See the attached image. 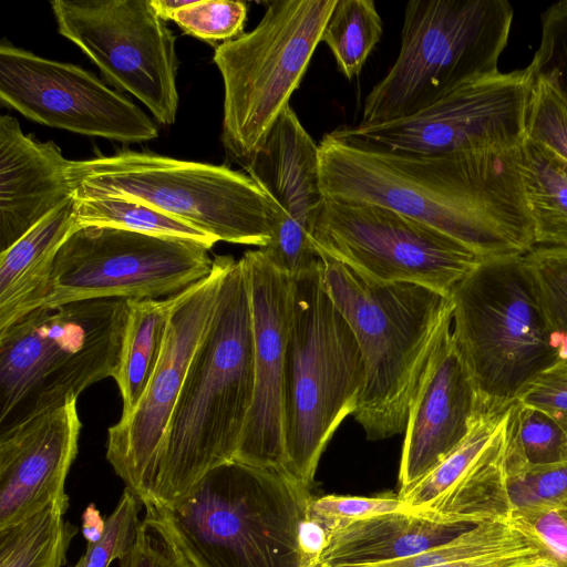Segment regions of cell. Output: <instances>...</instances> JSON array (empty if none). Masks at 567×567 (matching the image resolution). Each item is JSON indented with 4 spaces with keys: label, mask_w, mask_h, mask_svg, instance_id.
<instances>
[{
    "label": "cell",
    "mask_w": 567,
    "mask_h": 567,
    "mask_svg": "<svg viewBox=\"0 0 567 567\" xmlns=\"http://www.w3.org/2000/svg\"><path fill=\"white\" fill-rule=\"evenodd\" d=\"M318 148L324 199L393 209L482 258L524 256L536 246L522 144L417 155L370 150L327 133Z\"/></svg>",
    "instance_id": "1"
},
{
    "label": "cell",
    "mask_w": 567,
    "mask_h": 567,
    "mask_svg": "<svg viewBox=\"0 0 567 567\" xmlns=\"http://www.w3.org/2000/svg\"><path fill=\"white\" fill-rule=\"evenodd\" d=\"M313 496L275 470L237 460L153 508L193 567H303L298 530Z\"/></svg>",
    "instance_id": "4"
},
{
    "label": "cell",
    "mask_w": 567,
    "mask_h": 567,
    "mask_svg": "<svg viewBox=\"0 0 567 567\" xmlns=\"http://www.w3.org/2000/svg\"><path fill=\"white\" fill-rule=\"evenodd\" d=\"M59 33L163 125L178 109L176 37L150 0H52Z\"/></svg>",
    "instance_id": "14"
},
{
    "label": "cell",
    "mask_w": 567,
    "mask_h": 567,
    "mask_svg": "<svg viewBox=\"0 0 567 567\" xmlns=\"http://www.w3.org/2000/svg\"><path fill=\"white\" fill-rule=\"evenodd\" d=\"M538 49L527 65L547 81L567 104V0L550 4L540 16Z\"/></svg>",
    "instance_id": "34"
},
{
    "label": "cell",
    "mask_w": 567,
    "mask_h": 567,
    "mask_svg": "<svg viewBox=\"0 0 567 567\" xmlns=\"http://www.w3.org/2000/svg\"><path fill=\"white\" fill-rule=\"evenodd\" d=\"M525 405L538 409L555 421L567 416V381L544 373L517 399Z\"/></svg>",
    "instance_id": "41"
},
{
    "label": "cell",
    "mask_w": 567,
    "mask_h": 567,
    "mask_svg": "<svg viewBox=\"0 0 567 567\" xmlns=\"http://www.w3.org/2000/svg\"><path fill=\"white\" fill-rule=\"evenodd\" d=\"M513 512L549 508L567 501V461L507 478Z\"/></svg>",
    "instance_id": "37"
},
{
    "label": "cell",
    "mask_w": 567,
    "mask_h": 567,
    "mask_svg": "<svg viewBox=\"0 0 567 567\" xmlns=\"http://www.w3.org/2000/svg\"><path fill=\"white\" fill-rule=\"evenodd\" d=\"M327 255L379 282H409L450 296L484 258L393 209L324 199L310 236Z\"/></svg>",
    "instance_id": "11"
},
{
    "label": "cell",
    "mask_w": 567,
    "mask_h": 567,
    "mask_svg": "<svg viewBox=\"0 0 567 567\" xmlns=\"http://www.w3.org/2000/svg\"><path fill=\"white\" fill-rule=\"evenodd\" d=\"M337 0H274L214 54L224 82L221 142L246 168L299 87Z\"/></svg>",
    "instance_id": "10"
},
{
    "label": "cell",
    "mask_w": 567,
    "mask_h": 567,
    "mask_svg": "<svg viewBox=\"0 0 567 567\" xmlns=\"http://www.w3.org/2000/svg\"><path fill=\"white\" fill-rule=\"evenodd\" d=\"M383 32L372 0H337L321 35L339 71L351 80L359 75Z\"/></svg>",
    "instance_id": "30"
},
{
    "label": "cell",
    "mask_w": 567,
    "mask_h": 567,
    "mask_svg": "<svg viewBox=\"0 0 567 567\" xmlns=\"http://www.w3.org/2000/svg\"><path fill=\"white\" fill-rule=\"evenodd\" d=\"M156 13L164 20H172L174 14L192 1L187 0H150Z\"/></svg>",
    "instance_id": "45"
},
{
    "label": "cell",
    "mask_w": 567,
    "mask_h": 567,
    "mask_svg": "<svg viewBox=\"0 0 567 567\" xmlns=\"http://www.w3.org/2000/svg\"><path fill=\"white\" fill-rule=\"evenodd\" d=\"M76 401L0 434V529L68 499L82 429Z\"/></svg>",
    "instance_id": "19"
},
{
    "label": "cell",
    "mask_w": 567,
    "mask_h": 567,
    "mask_svg": "<svg viewBox=\"0 0 567 567\" xmlns=\"http://www.w3.org/2000/svg\"><path fill=\"white\" fill-rule=\"evenodd\" d=\"M74 209L73 197L0 251V330L44 306L56 255L74 231Z\"/></svg>",
    "instance_id": "22"
},
{
    "label": "cell",
    "mask_w": 567,
    "mask_h": 567,
    "mask_svg": "<svg viewBox=\"0 0 567 567\" xmlns=\"http://www.w3.org/2000/svg\"><path fill=\"white\" fill-rule=\"evenodd\" d=\"M145 511L134 544L118 559L120 567H193L154 509Z\"/></svg>",
    "instance_id": "39"
},
{
    "label": "cell",
    "mask_w": 567,
    "mask_h": 567,
    "mask_svg": "<svg viewBox=\"0 0 567 567\" xmlns=\"http://www.w3.org/2000/svg\"><path fill=\"white\" fill-rule=\"evenodd\" d=\"M477 414L475 391L450 331L431 357L409 408L398 495L457 447Z\"/></svg>",
    "instance_id": "20"
},
{
    "label": "cell",
    "mask_w": 567,
    "mask_h": 567,
    "mask_svg": "<svg viewBox=\"0 0 567 567\" xmlns=\"http://www.w3.org/2000/svg\"><path fill=\"white\" fill-rule=\"evenodd\" d=\"M246 169L277 210L271 241L261 249L291 278L310 270L320 261L310 236L324 202L319 148L290 105Z\"/></svg>",
    "instance_id": "18"
},
{
    "label": "cell",
    "mask_w": 567,
    "mask_h": 567,
    "mask_svg": "<svg viewBox=\"0 0 567 567\" xmlns=\"http://www.w3.org/2000/svg\"><path fill=\"white\" fill-rule=\"evenodd\" d=\"M0 99L38 123L122 143L158 136L151 117L89 71L0 45Z\"/></svg>",
    "instance_id": "16"
},
{
    "label": "cell",
    "mask_w": 567,
    "mask_h": 567,
    "mask_svg": "<svg viewBox=\"0 0 567 567\" xmlns=\"http://www.w3.org/2000/svg\"><path fill=\"white\" fill-rule=\"evenodd\" d=\"M69 501L0 529V567H62L78 528L64 519Z\"/></svg>",
    "instance_id": "26"
},
{
    "label": "cell",
    "mask_w": 567,
    "mask_h": 567,
    "mask_svg": "<svg viewBox=\"0 0 567 567\" xmlns=\"http://www.w3.org/2000/svg\"><path fill=\"white\" fill-rule=\"evenodd\" d=\"M508 408L502 412L478 413L468 434L457 447L408 491L398 495L405 503L408 514L419 516L451 489L461 474L497 437L504 426Z\"/></svg>",
    "instance_id": "29"
},
{
    "label": "cell",
    "mask_w": 567,
    "mask_h": 567,
    "mask_svg": "<svg viewBox=\"0 0 567 567\" xmlns=\"http://www.w3.org/2000/svg\"><path fill=\"white\" fill-rule=\"evenodd\" d=\"M208 250L189 240L111 227L76 229L56 255L44 306L174 296L209 275Z\"/></svg>",
    "instance_id": "12"
},
{
    "label": "cell",
    "mask_w": 567,
    "mask_h": 567,
    "mask_svg": "<svg viewBox=\"0 0 567 567\" xmlns=\"http://www.w3.org/2000/svg\"><path fill=\"white\" fill-rule=\"evenodd\" d=\"M69 177L79 194L145 204L218 241L264 248L272 238L275 203L248 173L225 165L126 150L71 161Z\"/></svg>",
    "instance_id": "9"
},
{
    "label": "cell",
    "mask_w": 567,
    "mask_h": 567,
    "mask_svg": "<svg viewBox=\"0 0 567 567\" xmlns=\"http://www.w3.org/2000/svg\"><path fill=\"white\" fill-rule=\"evenodd\" d=\"M535 548L539 547L511 522H491L474 525L444 544L405 558L370 564H319L315 567H426L464 558Z\"/></svg>",
    "instance_id": "31"
},
{
    "label": "cell",
    "mask_w": 567,
    "mask_h": 567,
    "mask_svg": "<svg viewBox=\"0 0 567 567\" xmlns=\"http://www.w3.org/2000/svg\"><path fill=\"white\" fill-rule=\"evenodd\" d=\"M326 289L351 327L364 363L354 420L371 441L405 429L431 357L452 329L451 296L409 282H379L319 254Z\"/></svg>",
    "instance_id": "3"
},
{
    "label": "cell",
    "mask_w": 567,
    "mask_h": 567,
    "mask_svg": "<svg viewBox=\"0 0 567 567\" xmlns=\"http://www.w3.org/2000/svg\"><path fill=\"white\" fill-rule=\"evenodd\" d=\"M559 362L567 359V248L534 247L523 256Z\"/></svg>",
    "instance_id": "32"
},
{
    "label": "cell",
    "mask_w": 567,
    "mask_h": 567,
    "mask_svg": "<svg viewBox=\"0 0 567 567\" xmlns=\"http://www.w3.org/2000/svg\"><path fill=\"white\" fill-rule=\"evenodd\" d=\"M364 383L355 336L331 299L321 259L292 278L285 372L286 475L311 488L319 460Z\"/></svg>",
    "instance_id": "6"
},
{
    "label": "cell",
    "mask_w": 567,
    "mask_h": 567,
    "mask_svg": "<svg viewBox=\"0 0 567 567\" xmlns=\"http://www.w3.org/2000/svg\"><path fill=\"white\" fill-rule=\"evenodd\" d=\"M471 527L435 523L408 513L379 514L331 530L319 564H370L405 558L444 544Z\"/></svg>",
    "instance_id": "23"
},
{
    "label": "cell",
    "mask_w": 567,
    "mask_h": 567,
    "mask_svg": "<svg viewBox=\"0 0 567 567\" xmlns=\"http://www.w3.org/2000/svg\"><path fill=\"white\" fill-rule=\"evenodd\" d=\"M328 530L317 519L306 515L298 530V547L303 567H315L328 543Z\"/></svg>",
    "instance_id": "42"
},
{
    "label": "cell",
    "mask_w": 567,
    "mask_h": 567,
    "mask_svg": "<svg viewBox=\"0 0 567 567\" xmlns=\"http://www.w3.org/2000/svg\"><path fill=\"white\" fill-rule=\"evenodd\" d=\"M246 271L255 339V391L235 460L286 475L285 372L292 278L264 250L240 258Z\"/></svg>",
    "instance_id": "17"
},
{
    "label": "cell",
    "mask_w": 567,
    "mask_h": 567,
    "mask_svg": "<svg viewBox=\"0 0 567 567\" xmlns=\"http://www.w3.org/2000/svg\"><path fill=\"white\" fill-rule=\"evenodd\" d=\"M542 554L539 548L477 556L426 567H529Z\"/></svg>",
    "instance_id": "43"
},
{
    "label": "cell",
    "mask_w": 567,
    "mask_h": 567,
    "mask_svg": "<svg viewBox=\"0 0 567 567\" xmlns=\"http://www.w3.org/2000/svg\"><path fill=\"white\" fill-rule=\"evenodd\" d=\"M509 522L542 551L567 567V501L549 508L513 512Z\"/></svg>",
    "instance_id": "40"
},
{
    "label": "cell",
    "mask_w": 567,
    "mask_h": 567,
    "mask_svg": "<svg viewBox=\"0 0 567 567\" xmlns=\"http://www.w3.org/2000/svg\"><path fill=\"white\" fill-rule=\"evenodd\" d=\"M507 478L567 461V432L547 413L518 400L505 421Z\"/></svg>",
    "instance_id": "28"
},
{
    "label": "cell",
    "mask_w": 567,
    "mask_h": 567,
    "mask_svg": "<svg viewBox=\"0 0 567 567\" xmlns=\"http://www.w3.org/2000/svg\"><path fill=\"white\" fill-rule=\"evenodd\" d=\"M533 82L528 66L498 72L468 82L409 116L330 133L361 147L417 155L517 146L525 136Z\"/></svg>",
    "instance_id": "13"
},
{
    "label": "cell",
    "mask_w": 567,
    "mask_h": 567,
    "mask_svg": "<svg viewBox=\"0 0 567 567\" xmlns=\"http://www.w3.org/2000/svg\"><path fill=\"white\" fill-rule=\"evenodd\" d=\"M74 567H85L84 559L81 557L78 563L74 565Z\"/></svg>",
    "instance_id": "48"
},
{
    "label": "cell",
    "mask_w": 567,
    "mask_h": 567,
    "mask_svg": "<svg viewBox=\"0 0 567 567\" xmlns=\"http://www.w3.org/2000/svg\"><path fill=\"white\" fill-rule=\"evenodd\" d=\"M105 527V520L101 517V514L96 506L91 503L86 506L82 515V532L83 536L89 544L96 543Z\"/></svg>",
    "instance_id": "44"
},
{
    "label": "cell",
    "mask_w": 567,
    "mask_h": 567,
    "mask_svg": "<svg viewBox=\"0 0 567 567\" xmlns=\"http://www.w3.org/2000/svg\"><path fill=\"white\" fill-rule=\"evenodd\" d=\"M143 503L125 488L115 508L105 519L101 538L86 546L82 556L85 567H109L115 559L122 558L135 542L141 524L138 514Z\"/></svg>",
    "instance_id": "36"
},
{
    "label": "cell",
    "mask_w": 567,
    "mask_h": 567,
    "mask_svg": "<svg viewBox=\"0 0 567 567\" xmlns=\"http://www.w3.org/2000/svg\"><path fill=\"white\" fill-rule=\"evenodd\" d=\"M450 296L478 413L505 411L559 362L523 256L484 258Z\"/></svg>",
    "instance_id": "7"
},
{
    "label": "cell",
    "mask_w": 567,
    "mask_h": 567,
    "mask_svg": "<svg viewBox=\"0 0 567 567\" xmlns=\"http://www.w3.org/2000/svg\"><path fill=\"white\" fill-rule=\"evenodd\" d=\"M385 513H406V505L398 495H324L312 497L307 509V515L319 520L328 533L349 523Z\"/></svg>",
    "instance_id": "38"
},
{
    "label": "cell",
    "mask_w": 567,
    "mask_h": 567,
    "mask_svg": "<svg viewBox=\"0 0 567 567\" xmlns=\"http://www.w3.org/2000/svg\"><path fill=\"white\" fill-rule=\"evenodd\" d=\"M248 7L244 1L195 0L173 21L187 34L208 41H230L244 34Z\"/></svg>",
    "instance_id": "33"
},
{
    "label": "cell",
    "mask_w": 567,
    "mask_h": 567,
    "mask_svg": "<svg viewBox=\"0 0 567 567\" xmlns=\"http://www.w3.org/2000/svg\"><path fill=\"white\" fill-rule=\"evenodd\" d=\"M513 19L506 0L409 1L398 58L367 95L359 124L409 116L498 73Z\"/></svg>",
    "instance_id": "8"
},
{
    "label": "cell",
    "mask_w": 567,
    "mask_h": 567,
    "mask_svg": "<svg viewBox=\"0 0 567 567\" xmlns=\"http://www.w3.org/2000/svg\"><path fill=\"white\" fill-rule=\"evenodd\" d=\"M172 297L128 300L120 364L114 380L122 399L120 420L137 408L162 358Z\"/></svg>",
    "instance_id": "24"
},
{
    "label": "cell",
    "mask_w": 567,
    "mask_h": 567,
    "mask_svg": "<svg viewBox=\"0 0 567 567\" xmlns=\"http://www.w3.org/2000/svg\"><path fill=\"white\" fill-rule=\"evenodd\" d=\"M128 300L43 306L0 330V434L115 378Z\"/></svg>",
    "instance_id": "5"
},
{
    "label": "cell",
    "mask_w": 567,
    "mask_h": 567,
    "mask_svg": "<svg viewBox=\"0 0 567 567\" xmlns=\"http://www.w3.org/2000/svg\"><path fill=\"white\" fill-rule=\"evenodd\" d=\"M545 373L555 375L557 378L564 379L567 381V359L556 363L553 368H550Z\"/></svg>",
    "instance_id": "47"
},
{
    "label": "cell",
    "mask_w": 567,
    "mask_h": 567,
    "mask_svg": "<svg viewBox=\"0 0 567 567\" xmlns=\"http://www.w3.org/2000/svg\"><path fill=\"white\" fill-rule=\"evenodd\" d=\"M525 136L567 161V104L547 81L537 76L527 104Z\"/></svg>",
    "instance_id": "35"
},
{
    "label": "cell",
    "mask_w": 567,
    "mask_h": 567,
    "mask_svg": "<svg viewBox=\"0 0 567 567\" xmlns=\"http://www.w3.org/2000/svg\"><path fill=\"white\" fill-rule=\"evenodd\" d=\"M74 230L111 227L144 235L189 240L210 249L218 240L210 235L145 204L112 196L75 192Z\"/></svg>",
    "instance_id": "27"
},
{
    "label": "cell",
    "mask_w": 567,
    "mask_h": 567,
    "mask_svg": "<svg viewBox=\"0 0 567 567\" xmlns=\"http://www.w3.org/2000/svg\"><path fill=\"white\" fill-rule=\"evenodd\" d=\"M230 255L216 256L212 271L172 297L162 358L137 408L109 427L106 460L144 507L154 506L157 465L169 419L190 360L215 313Z\"/></svg>",
    "instance_id": "15"
},
{
    "label": "cell",
    "mask_w": 567,
    "mask_h": 567,
    "mask_svg": "<svg viewBox=\"0 0 567 567\" xmlns=\"http://www.w3.org/2000/svg\"><path fill=\"white\" fill-rule=\"evenodd\" d=\"M70 164L55 143L34 140L13 116H0V251L74 197Z\"/></svg>",
    "instance_id": "21"
},
{
    "label": "cell",
    "mask_w": 567,
    "mask_h": 567,
    "mask_svg": "<svg viewBox=\"0 0 567 567\" xmlns=\"http://www.w3.org/2000/svg\"><path fill=\"white\" fill-rule=\"evenodd\" d=\"M529 567H563L558 561L542 551L539 557Z\"/></svg>",
    "instance_id": "46"
},
{
    "label": "cell",
    "mask_w": 567,
    "mask_h": 567,
    "mask_svg": "<svg viewBox=\"0 0 567 567\" xmlns=\"http://www.w3.org/2000/svg\"><path fill=\"white\" fill-rule=\"evenodd\" d=\"M522 152L535 245L567 248V161L527 136Z\"/></svg>",
    "instance_id": "25"
},
{
    "label": "cell",
    "mask_w": 567,
    "mask_h": 567,
    "mask_svg": "<svg viewBox=\"0 0 567 567\" xmlns=\"http://www.w3.org/2000/svg\"><path fill=\"white\" fill-rule=\"evenodd\" d=\"M254 391L248 281L241 259L230 256L215 313L193 354L168 422L153 507L175 503L210 470L235 460Z\"/></svg>",
    "instance_id": "2"
}]
</instances>
